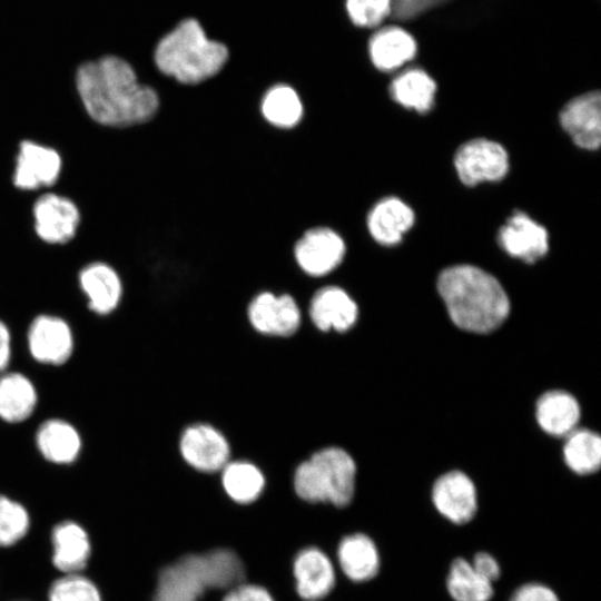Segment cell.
<instances>
[{"label":"cell","instance_id":"obj_1","mask_svg":"<svg viewBox=\"0 0 601 601\" xmlns=\"http://www.w3.org/2000/svg\"><path fill=\"white\" fill-rule=\"evenodd\" d=\"M73 86L90 118L104 126L146 124L160 109L157 90L140 80L129 61L115 55L80 63Z\"/></svg>","mask_w":601,"mask_h":601},{"label":"cell","instance_id":"obj_2","mask_svg":"<svg viewBox=\"0 0 601 601\" xmlns=\"http://www.w3.org/2000/svg\"><path fill=\"white\" fill-rule=\"evenodd\" d=\"M437 290L451 319L464 331L491 332L510 312L509 297L497 279L472 265H455L442 270Z\"/></svg>","mask_w":601,"mask_h":601},{"label":"cell","instance_id":"obj_3","mask_svg":"<svg viewBox=\"0 0 601 601\" xmlns=\"http://www.w3.org/2000/svg\"><path fill=\"white\" fill-rule=\"evenodd\" d=\"M227 47L209 39L195 19L180 21L156 42L151 59L164 76L185 86H196L217 76L226 66Z\"/></svg>","mask_w":601,"mask_h":601},{"label":"cell","instance_id":"obj_4","mask_svg":"<svg viewBox=\"0 0 601 601\" xmlns=\"http://www.w3.org/2000/svg\"><path fill=\"white\" fill-rule=\"evenodd\" d=\"M244 579V564L230 550L189 554L162 569L154 601H198L208 589L234 588Z\"/></svg>","mask_w":601,"mask_h":601},{"label":"cell","instance_id":"obj_5","mask_svg":"<svg viewBox=\"0 0 601 601\" xmlns=\"http://www.w3.org/2000/svg\"><path fill=\"white\" fill-rule=\"evenodd\" d=\"M356 465L343 449L326 447L313 453L295 470L296 494L308 502L347 505L354 495Z\"/></svg>","mask_w":601,"mask_h":601},{"label":"cell","instance_id":"obj_6","mask_svg":"<svg viewBox=\"0 0 601 601\" xmlns=\"http://www.w3.org/2000/svg\"><path fill=\"white\" fill-rule=\"evenodd\" d=\"M77 351V334L62 314L42 311L33 314L16 337V356L43 370L67 366Z\"/></svg>","mask_w":601,"mask_h":601},{"label":"cell","instance_id":"obj_7","mask_svg":"<svg viewBox=\"0 0 601 601\" xmlns=\"http://www.w3.org/2000/svg\"><path fill=\"white\" fill-rule=\"evenodd\" d=\"M32 447L46 465L71 467L81 459L85 437L79 426L61 415H46L33 421Z\"/></svg>","mask_w":601,"mask_h":601},{"label":"cell","instance_id":"obj_8","mask_svg":"<svg viewBox=\"0 0 601 601\" xmlns=\"http://www.w3.org/2000/svg\"><path fill=\"white\" fill-rule=\"evenodd\" d=\"M292 254L304 274L314 278L324 277L343 263L346 243L333 227L324 224L312 225L297 235Z\"/></svg>","mask_w":601,"mask_h":601},{"label":"cell","instance_id":"obj_9","mask_svg":"<svg viewBox=\"0 0 601 601\" xmlns=\"http://www.w3.org/2000/svg\"><path fill=\"white\" fill-rule=\"evenodd\" d=\"M86 312L99 319L115 316L124 300V283L119 273L105 262L83 266L77 276Z\"/></svg>","mask_w":601,"mask_h":601},{"label":"cell","instance_id":"obj_10","mask_svg":"<svg viewBox=\"0 0 601 601\" xmlns=\"http://www.w3.org/2000/svg\"><path fill=\"white\" fill-rule=\"evenodd\" d=\"M454 167L466 186L497 181L508 174L509 156L499 142L476 138L459 147L454 155Z\"/></svg>","mask_w":601,"mask_h":601},{"label":"cell","instance_id":"obj_11","mask_svg":"<svg viewBox=\"0 0 601 601\" xmlns=\"http://www.w3.org/2000/svg\"><path fill=\"white\" fill-rule=\"evenodd\" d=\"M40 390L33 376L19 367L0 373V423L21 426L31 423L40 407Z\"/></svg>","mask_w":601,"mask_h":601},{"label":"cell","instance_id":"obj_12","mask_svg":"<svg viewBox=\"0 0 601 601\" xmlns=\"http://www.w3.org/2000/svg\"><path fill=\"white\" fill-rule=\"evenodd\" d=\"M247 316L257 332L270 336L293 335L300 325L299 307L289 294L258 293L248 304Z\"/></svg>","mask_w":601,"mask_h":601},{"label":"cell","instance_id":"obj_13","mask_svg":"<svg viewBox=\"0 0 601 601\" xmlns=\"http://www.w3.org/2000/svg\"><path fill=\"white\" fill-rule=\"evenodd\" d=\"M179 452L191 467L205 473L223 470L230 455L226 437L211 425L200 423L183 432Z\"/></svg>","mask_w":601,"mask_h":601},{"label":"cell","instance_id":"obj_14","mask_svg":"<svg viewBox=\"0 0 601 601\" xmlns=\"http://www.w3.org/2000/svg\"><path fill=\"white\" fill-rule=\"evenodd\" d=\"M37 235L50 244H65L76 234L80 214L76 204L57 194H46L33 205Z\"/></svg>","mask_w":601,"mask_h":601},{"label":"cell","instance_id":"obj_15","mask_svg":"<svg viewBox=\"0 0 601 601\" xmlns=\"http://www.w3.org/2000/svg\"><path fill=\"white\" fill-rule=\"evenodd\" d=\"M432 500L436 510L456 524L471 521L477 510L474 483L460 471L445 473L435 481Z\"/></svg>","mask_w":601,"mask_h":601},{"label":"cell","instance_id":"obj_16","mask_svg":"<svg viewBox=\"0 0 601 601\" xmlns=\"http://www.w3.org/2000/svg\"><path fill=\"white\" fill-rule=\"evenodd\" d=\"M560 124L577 146L598 149L601 140L600 92H587L565 104L560 112Z\"/></svg>","mask_w":601,"mask_h":601},{"label":"cell","instance_id":"obj_17","mask_svg":"<svg viewBox=\"0 0 601 601\" xmlns=\"http://www.w3.org/2000/svg\"><path fill=\"white\" fill-rule=\"evenodd\" d=\"M497 242L510 256L532 264L549 250L546 229L522 211H515L500 228Z\"/></svg>","mask_w":601,"mask_h":601},{"label":"cell","instance_id":"obj_18","mask_svg":"<svg viewBox=\"0 0 601 601\" xmlns=\"http://www.w3.org/2000/svg\"><path fill=\"white\" fill-rule=\"evenodd\" d=\"M61 170V158L57 150L24 140L19 146L14 169V186L32 190L56 183Z\"/></svg>","mask_w":601,"mask_h":601},{"label":"cell","instance_id":"obj_19","mask_svg":"<svg viewBox=\"0 0 601 601\" xmlns=\"http://www.w3.org/2000/svg\"><path fill=\"white\" fill-rule=\"evenodd\" d=\"M309 316L322 332H345L355 324L358 308L346 290L331 285L314 293L309 302Z\"/></svg>","mask_w":601,"mask_h":601},{"label":"cell","instance_id":"obj_20","mask_svg":"<svg viewBox=\"0 0 601 601\" xmlns=\"http://www.w3.org/2000/svg\"><path fill=\"white\" fill-rule=\"evenodd\" d=\"M299 92L289 83L268 87L258 102L262 120L276 130L297 129L304 121L306 109Z\"/></svg>","mask_w":601,"mask_h":601},{"label":"cell","instance_id":"obj_21","mask_svg":"<svg viewBox=\"0 0 601 601\" xmlns=\"http://www.w3.org/2000/svg\"><path fill=\"white\" fill-rule=\"evenodd\" d=\"M415 215L412 208L396 197H384L368 210L366 227L371 237L378 244H398L403 235L413 226Z\"/></svg>","mask_w":601,"mask_h":601},{"label":"cell","instance_id":"obj_22","mask_svg":"<svg viewBox=\"0 0 601 601\" xmlns=\"http://www.w3.org/2000/svg\"><path fill=\"white\" fill-rule=\"evenodd\" d=\"M294 575L298 594L307 601H316L327 595L335 582L329 559L316 548L304 549L297 554Z\"/></svg>","mask_w":601,"mask_h":601},{"label":"cell","instance_id":"obj_23","mask_svg":"<svg viewBox=\"0 0 601 601\" xmlns=\"http://www.w3.org/2000/svg\"><path fill=\"white\" fill-rule=\"evenodd\" d=\"M52 563L62 573H79L90 556L91 545L85 529L73 521L58 523L51 533Z\"/></svg>","mask_w":601,"mask_h":601},{"label":"cell","instance_id":"obj_24","mask_svg":"<svg viewBox=\"0 0 601 601\" xmlns=\"http://www.w3.org/2000/svg\"><path fill=\"white\" fill-rule=\"evenodd\" d=\"M416 41L406 30L391 26L377 30L370 39L368 53L374 67L381 71L395 70L416 55Z\"/></svg>","mask_w":601,"mask_h":601},{"label":"cell","instance_id":"obj_25","mask_svg":"<svg viewBox=\"0 0 601 601\" xmlns=\"http://www.w3.org/2000/svg\"><path fill=\"white\" fill-rule=\"evenodd\" d=\"M536 420L543 431L555 436L570 434L580 418L577 400L566 392L551 391L536 403Z\"/></svg>","mask_w":601,"mask_h":601},{"label":"cell","instance_id":"obj_26","mask_svg":"<svg viewBox=\"0 0 601 601\" xmlns=\"http://www.w3.org/2000/svg\"><path fill=\"white\" fill-rule=\"evenodd\" d=\"M338 561L344 573L353 581H367L380 569L376 545L367 535L356 533L344 538L338 546Z\"/></svg>","mask_w":601,"mask_h":601},{"label":"cell","instance_id":"obj_27","mask_svg":"<svg viewBox=\"0 0 601 601\" xmlns=\"http://www.w3.org/2000/svg\"><path fill=\"white\" fill-rule=\"evenodd\" d=\"M388 91L395 102L424 114L433 107L436 83L423 69L410 68L391 81Z\"/></svg>","mask_w":601,"mask_h":601},{"label":"cell","instance_id":"obj_28","mask_svg":"<svg viewBox=\"0 0 601 601\" xmlns=\"http://www.w3.org/2000/svg\"><path fill=\"white\" fill-rule=\"evenodd\" d=\"M446 588L454 601H490L494 593L492 583L462 558L452 562Z\"/></svg>","mask_w":601,"mask_h":601},{"label":"cell","instance_id":"obj_29","mask_svg":"<svg viewBox=\"0 0 601 601\" xmlns=\"http://www.w3.org/2000/svg\"><path fill=\"white\" fill-rule=\"evenodd\" d=\"M221 482L226 493L238 503L255 501L265 485L262 471L245 461L228 462L223 467Z\"/></svg>","mask_w":601,"mask_h":601},{"label":"cell","instance_id":"obj_30","mask_svg":"<svg viewBox=\"0 0 601 601\" xmlns=\"http://www.w3.org/2000/svg\"><path fill=\"white\" fill-rule=\"evenodd\" d=\"M563 454L566 465L575 473L587 475L601 464V439L589 430H573L566 435Z\"/></svg>","mask_w":601,"mask_h":601},{"label":"cell","instance_id":"obj_31","mask_svg":"<svg viewBox=\"0 0 601 601\" xmlns=\"http://www.w3.org/2000/svg\"><path fill=\"white\" fill-rule=\"evenodd\" d=\"M30 526L28 510L19 501L0 493V546L21 540Z\"/></svg>","mask_w":601,"mask_h":601},{"label":"cell","instance_id":"obj_32","mask_svg":"<svg viewBox=\"0 0 601 601\" xmlns=\"http://www.w3.org/2000/svg\"><path fill=\"white\" fill-rule=\"evenodd\" d=\"M49 601H101L96 584L79 573H67L49 589Z\"/></svg>","mask_w":601,"mask_h":601},{"label":"cell","instance_id":"obj_33","mask_svg":"<svg viewBox=\"0 0 601 601\" xmlns=\"http://www.w3.org/2000/svg\"><path fill=\"white\" fill-rule=\"evenodd\" d=\"M392 0H346L352 22L363 28L377 27L391 12Z\"/></svg>","mask_w":601,"mask_h":601},{"label":"cell","instance_id":"obj_34","mask_svg":"<svg viewBox=\"0 0 601 601\" xmlns=\"http://www.w3.org/2000/svg\"><path fill=\"white\" fill-rule=\"evenodd\" d=\"M16 336L10 324L0 317V373L13 366Z\"/></svg>","mask_w":601,"mask_h":601},{"label":"cell","instance_id":"obj_35","mask_svg":"<svg viewBox=\"0 0 601 601\" xmlns=\"http://www.w3.org/2000/svg\"><path fill=\"white\" fill-rule=\"evenodd\" d=\"M510 601H560L555 592L542 583H525L518 588Z\"/></svg>","mask_w":601,"mask_h":601},{"label":"cell","instance_id":"obj_36","mask_svg":"<svg viewBox=\"0 0 601 601\" xmlns=\"http://www.w3.org/2000/svg\"><path fill=\"white\" fill-rule=\"evenodd\" d=\"M223 601H274L270 594L262 587L254 584H238L226 594Z\"/></svg>","mask_w":601,"mask_h":601},{"label":"cell","instance_id":"obj_37","mask_svg":"<svg viewBox=\"0 0 601 601\" xmlns=\"http://www.w3.org/2000/svg\"><path fill=\"white\" fill-rule=\"evenodd\" d=\"M471 564L479 574L491 583L497 580L501 574L499 562L487 552L476 553Z\"/></svg>","mask_w":601,"mask_h":601}]
</instances>
